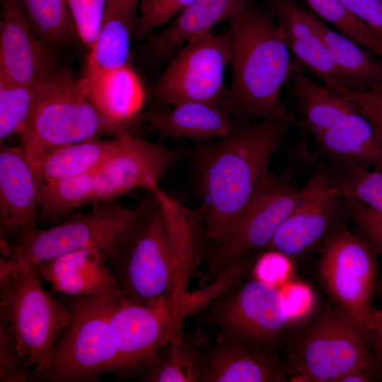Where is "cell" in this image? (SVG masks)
<instances>
[{"label":"cell","instance_id":"obj_34","mask_svg":"<svg viewBox=\"0 0 382 382\" xmlns=\"http://www.w3.org/2000/svg\"><path fill=\"white\" fill-rule=\"evenodd\" d=\"M78 38L88 49L105 18L110 0H66Z\"/></svg>","mask_w":382,"mask_h":382},{"label":"cell","instance_id":"obj_6","mask_svg":"<svg viewBox=\"0 0 382 382\" xmlns=\"http://www.w3.org/2000/svg\"><path fill=\"white\" fill-rule=\"evenodd\" d=\"M64 296L70 319L56 343L45 381H96L107 373L124 375L110 323L117 296Z\"/></svg>","mask_w":382,"mask_h":382},{"label":"cell","instance_id":"obj_45","mask_svg":"<svg viewBox=\"0 0 382 382\" xmlns=\"http://www.w3.org/2000/svg\"><path fill=\"white\" fill-rule=\"evenodd\" d=\"M376 294L378 295L380 300L382 301V263L379 265Z\"/></svg>","mask_w":382,"mask_h":382},{"label":"cell","instance_id":"obj_15","mask_svg":"<svg viewBox=\"0 0 382 382\" xmlns=\"http://www.w3.org/2000/svg\"><path fill=\"white\" fill-rule=\"evenodd\" d=\"M185 151L125 132L117 136L112 153L96 171V204L114 201L137 188L158 185L185 157Z\"/></svg>","mask_w":382,"mask_h":382},{"label":"cell","instance_id":"obj_9","mask_svg":"<svg viewBox=\"0 0 382 382\" xmlns=\"http://www.w3.org/2000/svg\"><path fill=\"white\" fill-rule=\"evenodd\" d=\"M138 217V207H125L115 200L98 202L55 226L18 238L9 258L38 266L69 253L96 248L109 265L115 266Z\"/></svg>","mask_w":382,"mask_h":382},{"label":"cell","instance_id":"obj_38","mask_svg":"<svg viewBox=\"0 0 382 382\" xmlns=\"http://www.w3.org/2000/svg\"><path fill=\"white\" fill-rule=\"evenodd\" d=\"M341 1L382 41V0H341Z\"/></svg>","mask_w":382,"mask_h":382},{"label":"cell","instance_id":"obj_46","mask_svg":"<svg viewBox=\"0 0 382 382\" xmlns=\"http://www.w3.org/2000/svg\"><path fill=\"white\" fill-rule=\"evenodd\" d=\"M374 168L379 170V171H381V172H382V165L376 166Z\"/></svg>","mask_w":382,"mask_h":382},{"label":"cell","instance_id":"obj_32","mask_svg":"<svg viewBox=\"0 0 382 382\" xmlns=\"http://www.w3.org/2000/svg\"><path fill=\"white\" fill-rule=\"evenodd\" d=\"M332 169L342 199L361 202L382 213V172L351 163H336Z\"/></svg>","mask_w":382,"mask_h":382},{"label":"cell","instance_id":"obj_41","mask_svg":"<svg viewBox=\"0 0 382 382\" xmlns=\"http://www.w3.org/2000/svg\"><path fill=\"white\" fill-rule=\"evenodd\" d=\"M375 379H380V378L374 373L354 370L343 375L336 382H371Z\"/></svg>","mask_w":382,"mask_h":382},{"label":"cell","instance_id":"obj_26","mask_svg":"<svg viewBox=\"0 0 382 382\" xmlns=\"http://www.w3.org/2000/svg\"><path fill=\"white\" fill-rule=\"evenodd\" d=\"M314 23L343 81L346 89L344 93L365 91L382 82V61L378 57L332 29L315 14Z\"/></svg>","mask_w":382,"mask_h":382},{"label":"cell","instance_id":"obj_16","mask_svg":"<svg viewBox=\"0 0 382 382\" xmlns=\"http://www.w3.org/2000/svg\"><path fill=\"white\" fill-rule=\"evenodd\" d=\"M123 373L148 369L156 362L160 350L175 340L166 301L137 302L117 296L110 313Z\"/></svg>","mask_w":382,"mask_h":382},{"label":"cell","instance_id":"obj_36","mask_svg":"<svg viewBox=\"0 0 382 382\" xmlns=\"http://www.w3.org/2000/svg\"><path fill=\"white\" fill-rule=\"evenodd\" d=\"M32 367L11 330L0 322V382H26L31 379Z\"/></svg>","mask_w":382,"mask_h":382},{"label":"cell","instance_id":"obj_17","mask_svg":"<svg viewBox=\"0 0 382 382\" xmlns=\"http://www.w3.org/2000/svg\"><path fill=\"white\" fill-rule=\"evenodd\" d=\"M0 74L18 83H45L63 69L25 19L17 0H0Z\"/></svg>","mask_w":382,"mask_h":382},{"label":"cell","instance_id":"obj_10","mask_svg":"<svg viewBox=\"0 0 382 382\" xmlns=\"http://www.w3.org/2000/svg\"><path fill=\"white\" fill-rule=\"evenodd\" d=\"M294 316L283 291L259 276L219 301L211 313L219 340L274 356Z\"/></svg>","mask_w":382,"mask_h":382},{"label":"cell","instance_id":"obj_25","mask_svg":"<svg viewBox=\"0 0 382 382\" xmlns=\"http://www.w3.org/2000/svg\"><path fill=\"white\" fill-rule=\"evenodd\" d=\"M87 96L104 116L127 129L139 122L145 100L144 86L129 64L102 74L89 88Z\"/></svg>","mask_w":382,"mask_h":382},{"label":"cell","instance_id":"obj_24","mask_svg":"<svg viewBox=\"0 0 382 382\" xmlns=\"http://www.w3.org/2000/svg\"><path fill=\"white\" fill-rule=\"evenodd\" d=\"M135 25V21L110 0L105 20L89 49L85 69L79 79L86 93L102 74L129 64L131 34Z\"/></svg>","mask_w":382,"mask_h":382},{"label":"cell","instance_id":"obj_18","mask_svg":"<svg viewBox=\"0 0 382 382\" xmlns=\"http://www.w3.org/2000/svg\"><path fill=\"white\" fill-rule=\"evenodd\" d=\"M43 180L22 147L1 144L0 229L1 234L28 236L36 229Z\"/></svg>","mask_w":382,"mask_h":382},{"label":"cell","instance_id":"obj_31","mask_svg":"<svg viewBox=\"0 0 382 382\" xmlns=\"http://www.w3.org/2000/svg\"><path fill=\"white\" fill-rule=\"evenodd\" d=\"M50 81L40 85H28L16 82L0 74L1 144L21 131Z\"/></svg>","mask_w":382,"mask_h":382},{"label":"cell","instance_id":"obj_44","mask_svg":"<svg viewBox=\"0 0 382 382\" xmlns=\"http://www.w3.org/2000/svg\"><path fill=\"white\" fill-rule=\"evenodd\" d=\"M370 341L374 355L382 371V338L376 335H371Z\"/></svg>","mask_w":382,"mask_h":382},{"label":"cell","instance_id":"obj_35","mask_svg":"<svg viewBox=\"0 0 382 382\" xmlns=\"http://www.w3.org/2000/svg\"><path fill=\"white\" fill-rule=\"evenodd\" d=\"M195 0H141L135 35L142 37L173 21Z\"/></svg>","mask_w":382,"mask_h":382},{"label":"cell","instance_id":"obj_23","mask_svg":"<svg viewBox=\"0 0 382 382\" xmlns=\"http://www.w3.org/2000/svg\"><path fill=\"white\" fill-rule=\"evenodd\" d=\"M287 363L277 356L218 340L204 352V382L290 381Z\"/></svg>","mask_w":382,"mask_h":382},{"label":"cell","instance_id":"obj_37","mask_svg":"<svg viewBox=\"0 0 382 382\" xmlns=\"http://www.w3.org/2000/svg\"><path fill=\"white\" fill-rule=\"evenodd\" d=\"M342 204L354 222L357 233L372 247L382 263V213L354 200L343 199Z\"/></svg>","mask_w":382,"mask_h":382},{"label":"cell","instance_id":"obj_27","mask_svg":"<svg viewBox=\"0 0 382 382\" xmlns=\"http://www.w3.org/2000/svg\"><path fill=\"white\" fill-rule=\"evenodd\" d=\"M117 144L113 139L100 137L52 149L33 164L44 183L95 173L112 153Z\"/></svg>","mask_w":382,"mask_h":382},{"label":"cell","instance_id":"obj_29","mask_svg":"<svg viewBox=\"0 0 382 382\" xmlns=\"http://www.w3.org/2000/svg\"><path fill=\"white\" fill-rule=\"evenodd\" d=\"M166 348L146 369L144 381L204 382V352L196 341L182 336Z\"/></svg>","mask_w":382,"mask_h":382},{"label":"cell","instance_id":"obj_33","mask_svg":"<svg viewBox=\"0 0 382 382\" xmlns=\"http://www.w3.org/2000/svg\"><path fill=\"white\" fill-rule=\"evenodd\" d=\"M320 19L382 61V41L364 23L354 16L341 0H304Z\"/></svg>","mask_w":382,"mask_h":382},{"label":"cell","instance_id":"obj_13","mask_svg":"<svg viewBox=\"0 0 382 382\" xmlns=\"http://www.w3.org/2000/svg\"><path fill=\"white\" fill-rule=\"evenodd\" d=\"M299 190L290 181L272 175L246 208L233 233L219 245L209 261L208 277L216 281L238 261L267 250L292 212Z\"/></svg>","mask_w":382,"mask_h":382},{"label":"cell","instance_id":"obj_28","mask_svg":"<svg viewBox=\"0 0 382 382\" xmlns=\"http://www.w3.org/2000/svg\"><path fill=\"white\" fill-rule=\"evenodd\" d=\"M37 37L47 47L75 42L78 38L66 0H17Z\"/></svg>","mask_w":382,"mask_h":382},{"label":"cell","instance_id":"obj_40","mask_svg":"<svg viewBox=\"0 0 382 382\" xmlns=\"http://www.w3.org/2000/svg\"><path fill=\"white\" fill-rule=\"evenodd\" d=\"M349 101V100H348ZM350 102V101H349ZM353 107L371 124L375 135L382 144V115L350 102Z\"/></svg>","mask_w":382,"mask_h":382},{"label":"cell","instance_id":"obj_8","mask_svg":"<svg viewBox=\"0 0 382 382\" xmlns=\"http://www.w3.org/2000/svg\"><path fill=\"white\" fill-rule=\"evenodd\" d=\"M129 132L104 116L69 71L63 69L47 84L28 122L18 133L20 146L34 163L47 151L66 144Z\"/></svg>","mask_w":382,"mask_h":382},{"label":"cell","instance_id":"obj_11","mask_svg":"<svg viewBox=\"0 0 382 382\" xmlns=\"http://www.w3.org/2000/svg\"><path fill=\"white\" fill-rule=\"evenodd\" d=\"M318 277L333 306L370 339L369 322L379 270L378 256L357 233L341 224L321 245Z\"/></svg>","mask_w":382,"mask_h":382},{"label":"cell","instance_id":"obj_20","mask_svg":"<svg viewBox=\"0 0 382 382\" xmlns=\"http://www.w3.org/2000/svg\"><path fill=\"white\" fill-rule=\"evenodd\" d=\"M107 264L100 250L88 248L60 255L35 267L54 291L64 295L120 296L118 280Z\"/></svg>","mask_w":382,"mask_h":382},{"label":"cell","instance_id":"obj_2","mask_svg":"<svg viewBox=\"0 0 382 382\" xmlns=\"http://www.w3.org/2000/svg\"><path fill=\"white\" fill-rule=\"evenodd\" d=\"M116 265L121 296L137 302L166 301L184 291L199 265L206 240L197 208L154 186Z\"/></svg>","mask_w":382,"mask_h":382},{"label":"cell","instance_id":"obj_30","mask_svg":"<svg viewBox=\"0 0 382 382\" xmlns=\"http://www.w3.org/2000/svg\"><path fill=\"white\" fill-rule=\"evenodd\" d=\"M95 173L43 183L39 207L40 216L48 221L57 220L75 209L96 204Z\"/></svg>","mask_w":382,"mask_h":382},{"label":"cell","instance_id":"obj_22","mask_svg":"<svg viewBox=\"0 0 382 382\" xmlns=\"http://www.w3.org/2000/svg\"><path fill=\"white\" fill-rule=\"evenodd\" d=\"M252 0H195L151 37L142 50L146 59L162 62L193 38L231 21Z\"/></svg>","mask_w":382,"mask_h":382},{"label":"cell","instance_id":"obj_5","mask_svg":"<svg viewBox=\"0 0 382 382\" xmlns=\"http://www.w3.org/2000/svg\"><path fill=\"white\" fill-rule=\"evenodd\" d=\"M289 79L301 129L312 135L321 152L336 163L382 165V144L349 101L314 81L296 61Z\"/></svg>","mask_w":382,"mask_h":382},{"label":"cell","instance_id":"obj_4","mask_svg":"<svg viewBox=\"0 0 382 382\" xmlns=\"http://www.w3.org/2000/svg\"><path fill=\"white\" fill-rule=\"evenodd\" d=\"M41 279L33 265L1 258L0 322L11 330L21 352L34 368L31 379L45 381L56 343L70 314L62 301L44 289Z\"/></svg>","mask_w":382,"mask_h":382},{"label":"cell","instance_id":"obj_3","mask_svg":"<svg viewBox=\"0 0 382 382\" xmlns=\"http://www.w3.org/2000/svg\"><path fill=\"white\" fill-rule=\"evenodd\" d=\"M232 83L222 106L240 125L264 120L285 106L282 88L294 62L271 8L252 0L226 29Z\"/></svg>","mask_w":382,"mask_h":382},{"label":"cell","instance_id":"obj_12","mask_svg":"<svg viewBox=\"0 0 382 382\" xmlns=\"http://www.w3.org/2000/svg\"><path fill=\"white\" fill-rule=\"evenodd\" d=\"M229 61L226 30L198 35L172 57L154 87L155 100L161 105L196 101L222 106L227 94L224 78Z\"/></svg>","mask_w":382,"mask_h":382},{"label":"cell","instance_id":"obj_42","mask_svg":"<svg viewBox=\"0 0 382 382\" xmlns=\"http://www.w3.org/2000/svg\"><path fill=\"white\" fill-rule=\"evenodd\" d=\"M369 335L382 338V308L374 309L369 322Z\"/></svg>","mask_w":382,"mask_h":382},{"label":"cell","instance_id":"obj_1","mask_svg":"<svg viewBox=\"0 0 382 382\" xmlns=\"http://www.w3.org/2000/svg\"><path fill=\"white\" fill-rule=\"evenodd\" d=\"M301 129L286 105L221 137L195 142L190 181L206 238L220 245L272 175L269 165L289 134Z\"/></svg>","mask_w":382,"mask_h":382},{"label":"cell","instance_id":"obj_21","mask_svg":"<svg viewBox=\"0 0 382 382\" xmlns=\"http://www.w3.org/2000/svg\"><path fill=\"white\" fill-rule=\"evenodd\" d=\"M139 122L161 138L189 139L195 142L225 136L240 125L221 105L187 101L141 112Z\"/></svg>","mask_w":382,"mask_h":382},{"label":"cell","instance_id":"obj_14","mask_svg":"<svg viewBox=\"0 0 382 382\" xmlns=\"http://www.w3.org/2000/svg\"><path fill=\"white\" fill-rule=\"evenodd\" d=\"M342 198L332 168L318 170L300 188L289 217L275 233L267 250L289 258L299 257L321 247L342 223Z\"/></svg>","mask_w":382,"mask_h":382},{"label":"cell","instance_id":"obj_19","mask_svg":"<svg viewBox=\"0 0 382 382\" xmlns=\"http://www.w3.org/2000/svg\"><path fill=\"white\" fill-rule=\"evenodd\" d=\"M282 27L296 62L323 86L341 95L345 85L332 57L314 23V14L296 0H265Z\"/></svg>","mask_w":382,"mask_h":382},{"label":"cell","instance_id":"obj_7","mask_svg":"<svg viewBox=\"0 0 382 382\" xmlns=\"http://www.w3.org/2000/svg\"><path fill=\"white\" fill-rule=\"evenodd\" d=\"M288 361L290 381L336 382L354 370L382 378L370 339L334 306L317 316L295 338Z\"/></svg>","mask_w":382,"mask_h":382},{"label":"cell","instance_id":"obj_43","mask_svg":"<svg viewBox=\"0 0 382 382\" xmlns=\"http://www.w3.org/2000/svg\"><path fill=\"white\" fill-rule=\"evenodd\" d=\"M132 19L137 22L136 13L141 0H112Z\"/></svg>","mask_w":382,"mask_h":382},{"label":"cell","instance_id":"obj_39","mask_svg":"<svg viewBox=\"0 0 382 382\" xmlns=\"http://www.w3.org/2000/svg\"><path fill=\"white\" fill-rule=\"evenodd\" d=\"M340 96L360 107L382 115V82L365 91L349 92Z\"/></svg>","mask_w":382,"mask_h":382}]
</instances>
